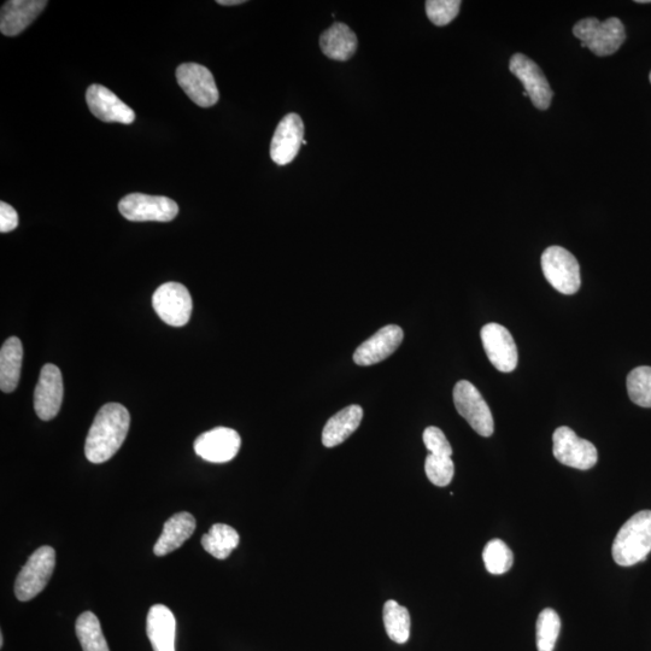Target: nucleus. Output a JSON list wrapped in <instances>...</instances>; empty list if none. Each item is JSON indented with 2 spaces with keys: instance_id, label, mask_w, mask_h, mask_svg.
<instances>
[{
  "instance_id": "1",
  "label": "nucleus",
  "mask_w": 651,
  "mask_h": 651,
  "mask_svg": "<svg viewBox=\"0 0 651 651\" xmlns=\"http://www.w3.org/2000/svg\"><path fill=\"white\" fill-rule=\"evenodd\" d=\"M131 416L119 403H108L99 410L86 438L85 455L92 463L107 462L122 447Z\"/></svg>"
},
{
  "instance_id": "2",
  "label": "nucleus",
  "mask_w": 651,
  "mask_h": 651,
  "mask_svg": "<svg viewBox=\"0 0 651 651\" xmlns=\"http://www.w3.org/2000/svg\"><path fill=\"white\" fill-rule=\"evenodd\" d=\"M651 551V510H642L621 527L613 543V559L631 567L645 560Z\"/></svg>"
},
{
  "instance_id": "3",
  "label": "nucleus",
  "mask_w": 651,
  "mask_h": 651,
  "mask_svg": "<svg viewBox=\"0 0 651 651\" xmlns=\"http://www.w3.org/2000/svg\"><path fill=\"white\" fill-rule=\"evenodd\" d=\"M573 34L582 41L583 48H588L598 57L615 54L626 39L624 23L617 17L603 22L589 17L574 26Z\"/></svg>"
},
{
  "instance_id": "4",
  "label": "nucleus",
  "mask_w": 651,
  "mask_h": 651,
  "mask_svg": "<svg viewBox=\"0 0 651 651\" xmlns=\"http://www.w3.org/2000/svg\"><path fill=\"white\" fill-rule=\"evenodd\" d=\"M56 565L55 549L48 547L39 548L29 557L15 582V595L17 600L27 602L37 597L50 582Z\"/></svg>"
},
{
  "instance_id": "5",
  "label": "nucleus",
  "mask_w": 651,
  "mask_h": 651,
  "mask_svg": "<svg viewBox=\"0 0 651 651\" xmlns=\"http://www.w3.org/2000/svg\"><path fill=\"white\" fill-rule=\"evenodd\" d=\"M542 269L548 283L563 295H574L582 285L577 258L561 246H550L543 252Z\"/></svg>"
},
{
  "instance_id": "6",
  "label": "nucleus",
  "mask_w": 651,
  "mask_h": 651,
  "mask_svg": "<svg viewBox=\"0 0 651 651\" xmlns=\"http://www.w3.org/2000/svg\"><path fill=\"white\" fill-rule=\"evenodd\" d=\"M454 403L457 412L480 436L491 437L494 434V416L488 403L472 383L461 380L455 385Z\"/></svg>"
},
{
  "instance_id": "7",
  "label": "nucleus",
  "mask_w": 651,
  "mask_h": 651,
  "mask_svg": "<svg viewBox=\"0 0 651 651\" xmlns=\"http://www.w3.org/2000/svg\"><path fill=\"white\" fill-rule=\"evenodd\" d=\"M120 213L133 222H169L179 214L178 204L168 197L131 193L119 203Z\"/></svg>"
},
{
  "instance_id": "8",
  "label": "nucleus",
  "mask_w": 651,
  "mask_h": 651,
  "mask_svg": "<svg viewBox=\"0 0 651 651\" xmlns=\"http://www.w3.org/2000/svg\"><path fill=\"white\" fill-rule=\"evenodd\" d=\"M553 453L555 459L562 465L588 471L598 461V453L594 444L577 436L570 427L557 428L553 436Z\"/></svg>"
},
{
  "instance_id": "9",
  "label": "nucleus",
  "mask_w": 651,
  "mask_h": 651,
  "mask_svg": "<svg viewBox=\"0 0 651 651\" xmlns=\"http://www.w3.org/2000/svg\"><path fill=\"white\" fill-rule=\"evenodd\" d=\"M152 307L161 320L173 327L189 324L192 314V298L183 284H163L152 296Z\"/></svg>"
},
{
  "instance_id": "10",
  "label": "nucleus",
  "mask_w": 651,
  "mask_h": 651,
  "mask_svg": "<svg viewBox=\"0 0 651 651\" xmlns=\"http://www.w3.org/2000/svg\"><path fill=\"white\" fill-rule=\"evenodd\" d=\"M177 80L191 101L201 108H210L219 102V90L213 74L198 63H184L177 69Z\"/></svg>"
},
{
  "instance_id": "11",
  "label": "nucleus",
  "mask_w": 651,
  "mask_h": 651,
  "mask_svg": "<svg viewBox=\"0 0 651 651\" xmlns=\"http://www.w3.org/2000/svg\"><path fill=\"white\" fill-rule=\"evenodd\" d=\"M509 69L524 85L533 105L539 110L549 109L554 92L538 64L523 54H515L510 58Z\"/></svg>"
},
{
  "instance_id": "12",
  "label": "nucleus",
  "mask_w": 651,
  "mask_h": 651,
  "mask_svg": "<svg viewBox=\"0 0 651 651\" xmlns=\"http://www.w3.org/2000/svg\"><path fill=\"white\" fill-rule=\"evenodd\" d=\"M480 336L492 365L502 373L513 372L518 366V349L507 328L498 324H488L482 328Z\"/></svg>"
},
{
  "instance_id": "13",
  "label": "nucleus",
  "mask_w": 651,
  "mask_h": 651,
  "mask_svg": "<svg viewBox=\"0 0 651 651\" xmlns=\"http://www.w3.org/2000/svg\"><path fill=\"white\" fill-rule=\"evenodd\" d=\"M63 391L60 368L48 363L41 369L34 391V409L41 420L49 421L56 418L62 406Z\"/></svg>"
},
{
  "instance_id": "14",
  "label": "nucleus",
  "mask_w": 651,
  "mask_h": 651,
  "mask_svg": "<svg viewBox=\"0 0 651 651\" xmlns=\"http://www.w3.org/2000/svg\"><path fill=\"white\" fill-rule=\"evenodd\" d=\"M242 439L239 433L227 427H216L196 439L195 451L203 460L211 463L230 462L239 453Z\"/></svg>"
},
{
  "instance_id": "15",
  "label": "nucleus",
  "mask_w": 651,
  "mask_h": 651,
  "mask_svg": "<svg viewBox=\"0 0 651 651\" xmlns=\"http://www.w3.org/2000/svg\"><path fill=\"white\" fill-rule=\"evenodd\" d=\"M404 333L400 326L387 325L363 342L354 354L356 365L367 367L377 365L400 348Z\"/></svg>"
},
{
  "instance_id": "16",
  "label": "nucleus",
  "mask_w": 651,
  "mask_h": 651,
  "mask_svg": "<svg viewBox=\"0 0 651 651\" xmlns=\"http://www.w3.org/2000/svg\"><path fill=\"white\" fill-rule=\"evenodd\" d=\"M304 140V125L301 116L289 114L275 129L271 144V157L278 166H286L298 155Z\"/></svg>"
},
{
  "instance_id": "17",
  "label": "nucleus",
  "mask_w": 651,
  "mask_h": 651,
  "mask_svg": "<svg viewBox=\"0 0 651 651\" xmlns=\"http://www.w3.org/2000/svg\"><path fill=\"white\" fill-rule=\"evenodd\" d=\"M86 103L91 113L103 122L131 125L136 114L119 97L102 85H91L86 92Z\"/></svg>"
},
{
  "instance_id": "18",
  "label": "nucleus",
  "mask_w": 651,
  "mask_h": 651,
  "mask_svg": "<svg viewBox=\"0 0 651 651\" xmlns=\"http://www.w3.org/2000/svg\"><path fill=\"white\" fill-rule=\"evenodd\" d=\"M46 5V0H10L0 14V31L7 37H16L32 25Z\"/></svg>"
},
{
  "instance_id": "19",
  "label": "nucleus",
  "mask_w": 651,
  "mask_h": 651,
  "mask_svg": "<svg viewBox=\"0 0 651 651\" xmlns=\"http://www.w3.org/2000/svg\"><path fill=\"white\" fill-rule=\"evenodd\" d=\"M146 631L154 651H175L177 621L168 607L155 604L150 608Z\"/></svg>"
},
{
  "instance_id": "20",
  "label": "nucleus",
  "mask_w": 651,
  "mask_h": 651,
  "mask_svg": "<svg viewBox=\"0 0 651 651\" xmlns=\"http://www.w3.org/2000/svg\"><path fill=\"white\" fill-rule=\"evenodd\" d=\"M196 530V519L190 513L175 514L164 524L163 532L154 547L156 556H166L179 549Z\"/></svg>"
},
{
  "instance_id": "21",
  "label": "nucleus",
  "mask_w": 651,
  "mask_h": 651,
  "mask_svg": "<svg viewBox=\"0 0 651 651\" xmlns=\"http://www.w3.org/2000/svg\"><path fill=\"white\" fill-rule=\"evenodd\" d=\"M362 419L363 409L357 404L340 410L327 421L322 431V444L334 448L344 443L359 428Z\"/></svg>"
},
{
  "instance_id": "22",
  "label": "nucleus",
  "mask_w": 651,
  "mask_h": 651,
  "mask_svg": "<svg viewBox=\"0 0 651 651\" xmlns=\"http://www.w3.org/2000/svg\"><path fill=\"white\" fill-rule=\"evenodd\" d=\"M320 48L331 60L349 61L357 50L356 34L344 23H334L331 28L322 33Z\"/></svg>"
},
{
  "instance_id": "23",
  "label": "nucleus",
  "mask_w": 651,
  "mask_h": 651,
  "mask_svg": "<svg viewBox=\"0 0 651 651\" xmlns=\"http://www.w3.org/2000/svg\"><path fill=\"white\" fill-rule=\"evenodd\" d=\"M23 348L19 338L11 337L0 350V389L5 394L16 390L20 383Z\"/></svg>"
},
{
  "instance_id": "24",
  "label": "nucleus",
  "mask_w": 651,
  "mask_h": 651,
  "mask_svg": "<svg viewBox=\"0 0 651 651\" xmlns=\"http://www.w3.org/2000/svg\"><path fill=\"white\" fill-rule=\"evenodd\" d=\"M239 545V535L233 527L216 524L202 537V547L215 559L225 560Z\"/></svg>"
},
{
  "instance_id": "25",
  "label": "nucleus",
  "mask_w": 651,
  "mask_h": 651,
  "mask_svg": "<svg viewBox=\"0 0 651 651\" xmlns=\"http://www.w3.org/2000/svg\"><path fill=\"white\" fill-rule=\"evenodd\" d=\"M75 631L84 651H110L101 623L95 614L82 613L76 620Z\"/></svg>"
},
{
  "instance_id": "26",
  "label": "nucleus",
  "mask_w": 651,
  "mask_h": 651,
  "mask_svg": "<svg viewBox=\"0 0 651 651\" xmlns=\"http://www.w3.org/2000/svg\"><path fill=\"white\" fill-rule=\"evenodd\" d=\"M384 624L387 636L397 644L408 642L410 637V614L406 607L396 601H387L384 606Z\"/></svg>"
},
{
  "instance_id": "27",
  "label": "nucleus",
  "mask_w": 651,
  "mask_h": 651,
  "mask_svg": "<svg viewBox=\"0 0 651 651\" xmlns=\"http://www.w3.org/2000/svg\"><path fill=\"white\" fill-rule=\"evenodd\" d=\"M486 570L494 576L507 573L513 566L514 556L508 545L501 539H492L483 551Z\"/></svg>"
},
{
  "instance_id": "28",
  "label": "nucleus",
  "mask_w": 651,
  "mask_h": 651,
  "mask_svg": "<svg viewBox=\"0 0 651 651\" xmlns=\"http://www.w3.org/2000/svg\"><path fill=\"white\" fill-rule=\"evenodd\" d=\"M560 630L561 620L559 614L554 609H544L537 620L538 651H554Z\"/></svg>"
},
{
  "instance_id": "29",
  "label": "nucleus",
  "mask_w": 651,
  "mask_h": 651,
  "mask_svg": "<svg viewBox=\"0 0 651 651\" xmlns=\"http://www.w3.org/2000/svg\"><path fill=\"white\" fill-rule=\"evenodd\" d=\"M627 392L639 407L651 408V367H637L627 377Z\"/></svg>"
},
{
  "instance_id": "30",
  "label": "nucleus",
  "mask_w": 651,
  "mask_h": 651,
  "mask_svg": "<svg viewBox=\"0 0 651 651\" xmlns=\"http://www.w3.org/2000/svg\"><path fill=\"white\" fill-rule=\"evenodd\" d=\"M425 471L428 480L439 488H444L454 478L455 466L451 457L428 455L425 462Z\"/></svg>"
},
{
  "instance_id": "31",
  "label": "nucleus",
  "mask_w": 651,
  "mask_h": 651,
  "mask_svg": "<svg viewBox=\"0 0 651 651\" xmlns=\"http://www.w3.org/2000/svg\"><path fill=\"white\" fill-rule=\"evenodd\" d=\"M460 0H428L426 14L433 25L443 27L449 25L460 13Z\"/></svg>"
},
{
  "instance_id": "32",
  "label": "nucleus",
  "mask_w": 651,
  "mask_h": 651,
  "mask_svg": "<svg viewBox=\"0 0 651 651\" xmlns=\"http://www.w3.org/2000/svg\"><path fill=\"white\" fill-rule=\"evenodd\" d=\"M422 438H424L425 447L430 454L444 457L453 456V448L441 428L427 427Z\"/></svg>"
},
{
  "instance_id": "33",
  "label": "nucleus",
  "mask_w": 651,
  "mask_h": 651,
  "mask_svg": "<svg viewBox=\"0 0 651 651\" xmlns=\"http://www.w3.org/2000/svg\"><path fill=\"white\" fill-rule=\"evenodd\" d=\"M19 226V215L10 204L0 203V232L9 233Z\"/></svg>"
},
{
  "instance_id": "34",
  "label": "nucleus",
  "mask_w": 651,
  "mask_h": 651,
  "mask_svg": "<svg viewBox=\"0 0 651 651\" xmlns=\"http://www.w3.org/2000/svg\"><path fill=\"white\" fill-rule=\"evenodd\" d=\"M245 0H219L217 4L224 5V7H233V5L244 4Z\"/></svg>"
},
{
  "instance_id": "35",
  "label": "nucleus",
  "mask_w": 651,
  "mask_h": 651,
  "mask_svg": "<svg viewBox=\"0 0 651 651\" xmlns=\"http://www.w3.org/2000/svg\"><path fill=\"white\" fill-rule=\"evenodd\" d=\"M4 644V637L3 635H0V647H3Z\"/></svg>"
},
{
  "instance_id": "36",
  "label": "nucleus",
  "mask_w": 651,
  "mask_h": 651,
  "mask_svg": "<svg viewBox=\"0 0 651 651\" xmlns=\"http://www.w3.org/2000/svg\"><path fill=\"white\" fill-rule=\"evenodd\" d=\"M649 79H650V82H651V72H650V75H649Z\"/></svg>"
}]
</instances>
